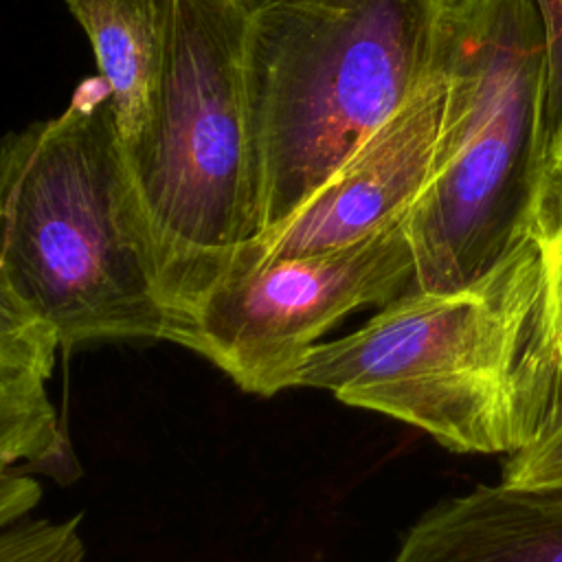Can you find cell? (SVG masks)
<instances>
[{"mask_svg":"<svg viewBox=\"0 0 562 562\" xmlns=\"http://www.w3.org/2000/svg\"><path fill=\"white\" fill-rule=\"evenodd\" d=\"M432 178L404 217L411 290H459L522 233L544 149V35L533 0H454Z\"/></svg>","mask_w":562,"mask_h":562,"instance_id":"5","label":"cell"},{"mask_svg":"<svg viewBox=\"0 0 562 562\" xmlns=\"http://www.w3.org/2000/svg\"><path fill=\"white\" fill-rule=\"evenodd\" d=\"M162 68L149 125L125 149L169 327L261 233L241 0H160Z\"/></svg>","mask_w":562,"mask_h":562,"instance_id":"3","label":"cell"},{"mask_svg":"<svg viewBox=\"0 0 562 562\" xmlns=\"http://www.w3.org/2000/svg\"><path fill=\"white\" fill-rule=\"evenodd\" d=\"M540 259V299L512 375L516 450L562 419V130L544 143L525 215Z\"/></svg>","mask_w":562,"mask_h":562,"instance_id":"9","label":"cell"},{"mask_svg":"<svg viewBox=\"0 0 562 562\" xmlns=\"http://www.w3.org/2000/svg\"><path fill=\"white\" fill-rule=\"evenodd\" d=\"M59 351L53 329L18 294L0 255V378H50Z\"/></svg>","mask_w":562,"mask_h":562,"instance_id":"11","label":"cell"},{"mask_svg":"<svg viewBox=\"0 0 562 562\" xmlns=\"http://www.w3.org/2000/svg\"><path fill=\"white\" fill-rule=\"evenodd\" d=\"M446 105L441 66L277 233L248 244L228 274L268 259L345 248L404 217L432 178Z\"/></svg>","mask_w":562,"mask_h":562,"instance_id":"7","label":"cell"},{"mask_svg":"<svg viewBox=\"0 0 562 562\" xmlns=\"http://www.w3.org/2000/svg\"><path fill=\"white\" fill-rule=\"evenodd\" d=\"M391 562H562V490L476 485L422 514Z\"/></svg>","mask_w":562,"mask_h":562,"instance_id":"8","label":"cell"},{"mask_svg":"<svg viewBox=\"0 0 562 562\" xmlns=\"http://www.w3.org/2000/svg\"><path fill=\"white\" fill-rule=\"evenodd\" d=\"M79 516L20 520L0 531V562H83Z\"/></svg>","mask_w":562,"mask_h":562,"instance_id":"12","label":"cell"},{"mask_svg":"<svg viewBox=\"0 0 562 562\" xmlns=\"http://www.w3.org/2000/svg\"><path fill=\"white\" fill-rule=\"evenodd\" d=\"M501 481L516 487L562 490V419L538 441L507 454Z\"/></svg>","mask_w":562,"mask_h":562,"instance_id":"13","label":"cell"},{"mask_svg":"<svg viewBox=\"0 0 562 562\" xmlns=\"http://www.w3.org/2000/svg\"><path fill=\"white\" fill-rule=\"evenodd\" d=\"M0 255L61 351L167 340L169 312L101 77L0 138Z\"/></svg>","mask_w":562,"mask_h":562,"instance_id":"1","label":"cell"},{"mask_svg":"<svg viewBox=\"0 0 562 562\" xmlns=\"http://www.w3.org/2000/svg\"><path fill=\"white\" fill-rule=\"evenodd\" d=\"M42 501V485L22 472L0 474V531L24 520L26 514Z\"/></svg>","mask_w":562,"mask_h":562,"instance_id":"15","label":"cell"},{"mask_svg":"<svg viewBox=\"0 0 562 562\" xmlns=\"http://www.w3.org/2000/svg\"><path fill=\"white\" fill-rule=\"evenodd\" d=\"M454 0H241L261 233H277L443 66Z\"/></svg>","mask_w":562,"mask_h":562,"instance_id":"2","label":"cell"},{"mask_svg":"<svg viewBox=\"0 0 562 562\" xmlns=\"http://www.w3.org/2000/svg\"><path fill=\"white\" fill-rule=\"evenodd\" d=\"M404 217L345 248L228 274L171 323L167 340L200 353L246 393L294 389L305 356L334 325L413 288Z\"/></svg>","mask_w":562,"mask_h":562,"instance_id":"6","label":"cell"},{"mask_svg":"<svg viewBox=\"0 0 562 562\" xmlns=\"http://www.w3.org/2000/svg\"><path fill=\"white\" fill-rule=\"evenodd\" d=\"M544 35V143L562 130V0H533Z\"/></svg>","mask_w":562,"mask_h":562,"instance_id":"14","label":"cell"},{"mask_svg":"<svg viewBox=\"0 0 562 562\" xmlns=\"http://www.w3.org/2000/svg\"><path fill=\"white\" fill-rule=\"evenodd\" d=\"M538 299L540 259L522 228L472 283L406 290L362 327L312 347L296 386L415 426L454 452L512 454V375Z\"/></svg>","mask_w":562,"mask_h":562,"instance_id":"4","label":"cell"},{"mask_svg":"<svg viewBox=\"0 0 562 562\" xmlns=\"http://www.w3.org/2000/svg\"><path fill=\"white\" fill-rule=\"evenodd\" d=\"M86 31L125 149L145 134L162 68L160 0H64Z\"/></svg>","mask_w":562,"mask_h":562,"instance_id":"10","label":"cell"}]
</instances>
